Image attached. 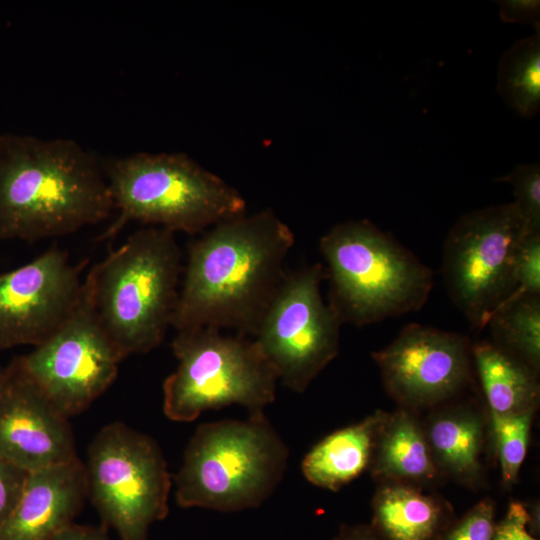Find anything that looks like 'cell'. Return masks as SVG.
<instances>
[{
	"mask_svg": "<svg viewBox=\"0 0 540 540\" xmlns=\"http://www.w3.org/2000/svg\"><path fill=\"white\" fill-rule=\"evenodd\" d=\"M375 447L374 473L395 480L432 478L436 464L419 424L405 411L382 422Z\"/></svg>",
	"mask_w": 540,
	"mask_h": 540,
	"instance_id": "18",
	"label": "cell"
},
{
	"mask_svg": "<svg viewBox=\"0 0 540 540\" xmlns=\"http://www.w3.org/2000/svg\"><path fill=\"white\" fill-rule=\"evenodd\" d=\"M530 516L521 503H511L505 517L495 525L491 540H537L528 532Z\"/></svg>",
	"mask_w": 540,
	"mask_h": 540,
	"instance_id": "28",
	"label": "cell"
},
{
	"mask_svg": "<svg viewBox=\"0 0 540 540\" xmlns=\"http://www.w3.org/2000/svg\"><path fill=\"white\" fill-rule=\"evenodd\" d=\"M528 230L514 202L466 213L450 229L441 272L449 297L472 328L486 327L514 295V254Z\"/></svg>",
	"mask_w": 540,
	"mask_h": 540,
	"instance_id": "9",
	"label": "cell"
},
{
	"mask_svg": "<svg viewBox=\"0 0 540 540\" xmlns=\"http://www.w3.org/2000/svg\"><path fill=\"white\" fill-rule=\"evenodd\" d=\"M451 413L433 419L427 431V442L435 462L456 476L472 478L479 470L482 423L462 411Z\"/></svg>",
	"mask_w": 540,
	"mask_h": 540,
	"instance_id": "21",
	"label": "cell"
},
{
	"mask_svg": "<svg viewBox=\"0 0 540 540\" xmlns=\"http://www.w3.org/2000/svg\"><path fill=\"white\" fill-rule=\"evenodd\" d=\"M385 417L378 412L322 439L302 461L304 477L310 483L332 491L358 477L369 463Z\"/></svg>",
	"mask_w": 540,
	"mask_h": 540,
	"instance_id": "16",
	"label": "cell"
},
{
	"mask_svg": "<svg viewBox=\"0 0 540 540\" xmlns=\"http://www.w3.org/2000/svg\"><path fill=\"white\" fill-rule=\"evenodd\" d=\"M4 383H5V370H2L0 367V394L3 390Z\"/></svg>",
	"mask_w": 540,
	"mask_h": 540,
	"instance_id": "32",
	"label": "cell"
},
{
	"mask_svg": "<svg viewBox=\"0 0 540 540\" xmlns=\"http://www.w3.org/2000/svg\"><path fill=\"white\" fill-rule=\"evenodd\" d=\"M372 357L389 394L403 405L422 407L446 400L466 385L472 343L458 332L409 323Z\"/></svg>",
	"mask_w": 540,
	"mask_h": 540,
	"instance_id": "12",
	"label": "cell"
},
{
	"mask_svg": "<svg viewBox=\"0 0 540 540\" xmlns=\"http://www.w3.org/2000/svg\"><path fill=\"white\" fill-rule=\"evenodd\" d=\"M512 279L514 295H540V231L528 230L521 238L514 254Z\"/></svg>",
	"mask_w": 540,
	"mask_h": 540,
	"instance_id": "25",
	"label": "cell"
},
{
	"mask_svg": "<svg viewBox=\"0 0 540 540\" xmlns=\"http://www.w3.org/2000/svg\"><path fill=\"white\" fill-rule=\"evenodd\" d=\"M320 263L287 273L253 339L277 378L302 393L339 351L341 320L323 300Z\"/></svg>",
	"mask_w": 540,
	"mask_h": 540,
	"instance_id": "11",
	"label": "cell"
},
{
	"mask_svg": "<svg viewBox=\"0 0 540 540\" xmlns=\"http://www.w3.org/2000/svg\"><path fill=\"white\" fill-rule=\"evenodd\" d=\"M102 166L118 211L103 238L129 222L196 234L245 214L242 195L184 153L137 152Z\"/></svg>",
	"mask_w": 540,
	"mask_h": 540,
	"instance_id": "4",
	"label": "cell"
},
{
	"mask_svg": "<svg viewBox=\"0 0 540 540\" xmlns=\"http://www.w3.org/2000/svg\"><path fill=\"white\" fill-rule=\"evenodd\" d=\"M494 529L493 503L483 500L452 527L442 540H491Z\"/></svg>",
	"mask_w": 540,
	"mask_h": 540,
	"instance_id": "26",
	"label": "cell"
},
{
	"mask_svg": "<svg viewBox=\"0 0 540 540\" xmlns=\"http://www.w3.org/2000/svg\"><path fill=\"white\" fill-rule=\"evenodd\" d=\"M319 249L327 264V303L342 324L365 326L418 311L432 290V270L369 220L333 226Z\"/></svg>",
	"mask_w": 540,
	"mask_h": 540,
	"instance_id": "5",
	"label": "cell"
},
{
	"mask_svg": "<svg viewBox=\"0 0 540 540\" xmlns=\"http://www.w3.org/2000/svg\"><path fill=\"white\" fill-rule=\"evenodd\" d=\"M86 497V467L78 458L31 472L0 540H50L74 523Z\"/></svg>",
	"mask_w": 540,
	"mask_h": 540,
	"instance_id": "15",
	"label": "cell"
},
{
	"mask_svg": "<svg viewBox=\"0 0 540 540\" xmlns=\"http://www.w3.org/2000/svg\"><path fill=\"white\" fill-rule=\"evenodd\" d=\"M334 540H378L373 528L364 525L347 526L340 528Z\"/></svg>",
	"mask_w": 540,
	"mask_h": 540,
	"instance_id": "31",
	"label": "cell"
},
{
	"mask_svg": "<svg viewBox=\"0 0 540 540\" xmlns=\"http://www.w3.org/2000/svg\"><path fill=\"white\" fill-rule=\"evenodd\" d=\"M113 211L102 160L78 142L0 135V240L61 237Z\"/></svg>",
	"mask_w": 540,
	"mask_h": 540,
	"instance_id": "2",
	"label": "cell"
},
{
	"mask_svg": "<svg viewBox=\"0 0 540 540\" xmlns=\"http://www.w3.org/2000/svg\"><path fill=\"white\" fill-rule=\"evenodd\" d=\"M15 360L67 418L84 411L110 387L123 358L97 317L90 272L67 319L30 353Z\"/></svg>",
	"mask_w": 540,
	"mask_h": 540,
	"instance_id": "10",
	"label": "cell"
},
{
	"mask_svg": "<svg viewBox=\"0 0 540 540\" xmlns=\"http://www.w3.org/2000/svg\"><path fill=\"white\" fill-rule=\"evenodd\" d=\"M472 357L491 413L533 412L539 394L535 369L492 341L473 344Z\"/></svg>",
	"mask_w": 540,
	"mask_h": 540,
	"instance_id": "17",
	"label": "cell"
},
{
	"mask_svg": "<svg viewBox=\"0 0 540 540\" xmlns=\"http://www.w3.org/2000/svg\"><path fill=\"white\" fill-rule=\"evenodd\" d=\"M497 90L505 103L530 119L540 110V25L505 51L497 69Z\"/></svg>",
	"mask_w": 540,
	"mask_h": 540,
	"instance_id": "20",
	"label": "cell"
},
{
	"mask_svg": "<svg viewBox=\"0 0 540 540\" xmlns=\"http://www.w3.org/2000/svg\"><path fill=\"white\" fill-rule=\"evenodd\" d=\"M294 234L266 208L212 226L188 248L172 324L254 337L283 283Z\"/></svg>",
	"mask_w": 540,
	"mask_h": 540,
	"instance_id": "1",
	"label": "cell"
},
{
	"mask_svg": "<svg viewBox=\"0 0 540 540\" xmlns=\"http://www.w3.org/2000/svg\"><path fill=\"white\" fill-rule=\"evenodd\" d=\"M0 455L28 473L78 458L68 418L16 360L5 370L0 394Z\"/></svg>",
	"mask_w": 540,
	"mask_h": 540,
	"instance_id": "14",
	"label": "cell"
},
{
	"mask_svg": "<svg viewBox=\"0 0 540 540\" xmlns=\"http://www.w3.org/2000/svg\"><path fill=\"white\" fill-rule=\"evenodd\" d=\"M85 467L88 497L103 525L120 540H147L150 527L169 512L171 476L156 442L110 423L92 441Z\"/></svg>",
	"mask_w": 540,
	"mask_h": 540,
	"instance_id": "8",
	"label": "cell"
},
{
	"mask_svg": "<svg viewBox=\"0 0 540 540\" xmlns=\"http://www.w3.org/2000/svg\"><path fill=\"white\" fill-rule=\"evenodd\" d=\"M82 267L54 247L0 273V350L36 346L61 326L78 301Z\"/></svg>",
	"mask_w": 540,
	"mask_h": 540,
	"instance_id": "13",
	"label": "cell"
},
{
	"mask_svg": "<svg viewBox=\"0 0 540 540\" xmlns=\"http://www.w3.org/2000/svg\"><path fill=\"white\" fill-rule=\"evenodd\" d=\"M171 347L178 365L163 383L170 420L191 422L233 404L257 416L275 400L277 375L253 338L200 327L177 331Z\"/></svg>",
	"mask_w": 540,
	"mask_h": 540,
	"instance_id": "7",
	"label": "cell"
},
{
	"mask_svg": "<svg viewBox=\"0 0 540 540\" xmlns=\"http://www.w3.org/2000/svg\"><path fill=\"white\" fill-rule=\"evenodd\" d=\"M499 5V16L505 23L539 24V0H502Z\"/></svg>",
	"mask_w": 540,
	"mask_h": 540,
	"instance_id": "29",
	"label": "cell"
},
{
	"mask_svg": "<svg viewBox=\"0 0 540 540\" xmlns=\"http://www.w3.org/2000/svg\"><path fill=\"white\" fill-rule=\"evenodd\" d=\"M288 450L264 414L200 425L175 476L183 508L234 512L261 505L286 470Z\"/></svg>",
	"mask_w": 540,
	"mask_h": 540,
	"instance_id": "6",
	"label": "cell"
},
{
	"mask_svg": "<svg viewBox=\"0 0 540 540\" xmlns=\"http://www.w3.org/2000/svg\"><path fill=\"white\" fill-rule=\"evenodd\" d=\"M513 187L514 203L528 228L540 231V165L518 164L512 172L496 179Z\"/></svg>",
	"mask_w": 540,
	"mask_h": 540,
	"instance_id": "24",
	"label": "cell"
},
{
	"mask_svg": "<svg viewBox=\"0 0 540 540\" xmlns=\"http://www.w3.org/2000/svg\"><path fill=\"white\" fill-rule=\"evenodd\" d=\"M181 261L174 233L150 226L89 270L97 317L123 359L163 341L178 298Z\"/></svg>",
	"mask_w": 540,
	"mask_h": 540,
	"instance_id": "3",
	"label": "cell"
},
{
	"mask_svg": "<svg viewBox=\"0 0 540 540\" xmlns=\"http://www.w3.org/2000/svg\"><path fill=\"white\" fill-rule=\"evenodd\" d=\"M532 413H492L502 477L506 483L516 480L526 456Z\"/></svg>",
	"mask_w": 540,
	"mask_h": 540,
	"instance_id": "23",
	"label": "cell"
},
{
	"mask_svg": "<svg viewBox=\"0 0 540 540\" xmlns=\"http://www.w3.org/2000/svg\"><path fill=\"white\" fill-rule=\"evenodd\" d=\"M28 475L0 455V527L16 506Z\"/></svg>",
	"mask_w": 540,
	"mask_h": 540,
	"instance_id": "27",
	"label": "cell"
},
{
	"mask_svg": "<svg viewBox=\"0 0 540 540\" xmlns=\"http://www.w3.org/2000/svg\"><path fill=\"white\" fill-rule=\"evenodd\" d=\"M373 510V530L386 540H432L443 519L435 499L400 483L381 488Z\"/></svg>",
	"mask_w": 540,
	"mask_h": 540,
	"instance_id": "19",
	"label": "cell"
},
{
	"mask_svg": "<svg viewBox=\"0 0 540 540\" xmlns=\"http://www.w3.org/2000/svg\"><path fill=\"white\" fill-rule=\"evenodd\" d=\"M493 343L536 371L540 363V295H514L491 315Z\"/></svg>",
	"mask_w": 540,
	"mask_h": 540,
	"instance_id": "22",
	"label": "cell"
},
{
	"mask_svg": "<svg viewBox=\"0 0 540 540\" xmlns=\"http://www.w3.org/2000/svg\"><path fill=\"white\" fill-rule=\"evenodd\" d=\"M107 529L103 524L93 526L73 523L50 540H110Z\"/></svg>",
	"mask_w": 540,
	"mask_h": 540,
	"instance_id": "30",
	"label": "cell"
}]
</instances>
